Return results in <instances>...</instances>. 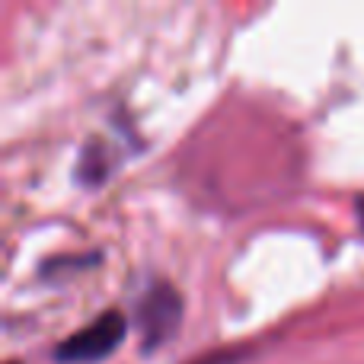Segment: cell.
I'll list each match as a JSON object with an SVG mask.
<instances>
[{
  "label": "cell",
  "mask_w": 364,
  "mask_h": 364,
  "mask_svg": "<svg viewBox=\"0 0 364 364\" xmlns=\"http://www.w3.org/2000/svg\"><path fill=\"white\" fill-rule=\"evenodd\" d=\"M233 361H237L233 352H214V355H201V358L192 364H233Z\"/></svg>",
  "instance_id": "3"
},
{
  "label": "cell",
  "mask_w": 364,
  "mask_h": 364,
  "mask_svg": "<svg viewBox=\"0 0 364 364\" xmlns=\"http://www.w3.org/2000/svg\"><path fill=\"white\" fill-rule=\"evenodd\" d=\"M179 316H182V301L176 291L166 282L151 284L144 291V297L138 301V326L141 336H144V348H154L170 339Z\"/></svg>",
  "instance_id": "2"
},
{
  "label": "cell",
  "mask_w": 364,
  "mask_h": 364,
  "mask_svg": "<svg viewBox=\"0 0 364 364\" xmlns=\"http://www.w3.org/2000/svg\"><path fill=\"white\" fill-rule=\"evenodd\" d=\"M358 214H361V224H364V198L358 201Z\"/></svg>",
  "instance_id": "4"
},
{
  "label": "cell",
  "mask_w": 364,
  "mask_h": 364,
  "mask_svg": "<svg viewBox=\"0 0 364 364\" xmlns=\"http://www.w3.org/2000/svg\"><path fill=\"white\" fill-rule=\"evenodd\" d=\"M125 329H128L125 316H122L119 310H109V314L96 316L93 323H87L80 333L64 339L61 346L55 348V358L64 361V364L100 361V358H106L109 352L119 348V342L125 339Z\"/></svg>",
  "instance_id": "1"
}]
</instances>
